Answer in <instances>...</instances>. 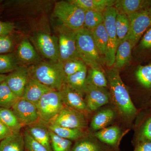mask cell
Segmentation results:
<instances>
[{"label":"cell","instance_id":"37","mask_svg":"<svg viewBox=\"0 0 151 151\" xmlns=\"http://www.w3.org/2000/svg\"><path fill=\"white\" fill-rule=\"evenodd\" d=\"M23 135L25 149L27 151H49L44 146L35 140L25 129Z\"/></svg>","mask_w":151,"mask_h":151},{"label":"cell","instance_id":"10","mask_svg":"<svg viewBox=\"0 0 151 151\" xmlns=\"http://www.w3.org/2000/svg\"><path fill=\"white\" fill-rule=\"evenodd\" d=\"M41 54L53 63L59 62V52L58 37L47 33H37L33 39Z\"/></svg>","mask_w":151,"mask_h":151},{"label":"cell","instance_id":"16","mask_svg":"<svg viewBox=\"0 0 151 151\" xmlns=\"http://www.w3.org/2000/svg\"><path fill=\"white\" fill-rule=\"evenodd\" d=\"M118 12L130 15L151 7V0H116L114 6Z\"/></svg>","mask_w":151,"mask_h":151},{"label":"cell","instance_id":"36","mask_svg":"<svg viewBox=\"0 0 151 151\" xmlns=\"http://www.w3.org/2000/svg\"><path fill=\"white\" fill-rule=\"evenodd\" d=\"M70 151H103L97 144L89 139L81 138L78 140Z\"/></svg>","mask_w":151,"mask_h":151},{"label":"cell","instance_id":"38","mask_svg":"<svg viewBox=\"0 0 151 151\" xmlns=\"http://www.w3.org/2000/svg\"><path fill=\"white\" fill-rule=\"evenodd\" d=\"M140 40L139 50L143 52H151V27L145 32Z\"/></svg>","mask_w":151,"mask_h":151},{"label":"cell","instance_id":"4","mask_svg":"<svg viewBox=\"0 0 151 151\" xmlns=\"http://www.w3.org/2000/svg\"><path fill=\"white\" fill-rule=\"evenodd\" d=\"M85 11L70 1H60L55 4L53 14L63 25L73 30L84 27Z\"/></svg>","mask_w":151,"mask_h":151},{"label":"cell","instance_id":"7","mask_svg":"<svg viewBox=\"0 0 151 151\" xmlns=\"http://www.w3.org/2000/svg\"><path fill=\"white\" fill-rule=\"evenodd\" d=\"M36 105L40 120L45 123L50 122L65 106L60 93L54 90L44 94Z\"/></svg>","mask_w":151,"mask_h":151},{"label":"cell","instance_id":"15","mask_svg":"<svg viewBox=\"0 0 151 151\" xmlns=\"http://www.w3.org/2000/svg\"><path fill=\"white\" fill-rule=\"evenodd\" d=\"M26 127L25 130L35 140L44 146L49 151H52L50 131L44 122L40 120Z\"/></svg>","mask_w":151,"mask_h":151},{"label":"cell","instance_id":"34","mask_svg":"<svg viewBox=\"0 0 151 151\" xmlns=\"http://www.w3.org/2000/svg\"><path fill=\"white\" fill-rule=\"evenodd\" d=\"M60 63L65 77L87 68L85 63L80 59L72 60Z\"/></svg>","mask_w":151,"mask_h":151},{"label":"cell","instance_id":"46","mask_svg":"<svg viewBox=\"0 0 151 151\" xmlns=\"http://www.w3.org/2000/svg\"></svg>","mask_w":151,"mask_h":151},{"label":"cell","instance_id":"33","mask_svg":"<svg viewBox=\"0 0 151 151\" xmlns=\"http://www.w3.org/2000/svg\"><path fill=\"white\" fill-rule=\"evenodd\" d=\"M136 76L139 83L147 89L151 88V63L147 65H139L136 71Z\"/></svg>","mask_w":151,"mask_h":151},{"label":"cell","instance_id":"14","mask_svg":"<svg viewBox=\"0 0 151 151\" xmlns=\"http://www.w3.org/2000/svg\"><path fill=\"white\" fill-rule=\"evenodd\" d=\"M65 106L85 113L89 111L86 106L84 95L71 88L66 83L59 91Z\"/></svg>","mask_w":151,"mask_h":151},{"label":"cell","instance_id":"11","mask_svg":"<svg viewBox=\"0 0 151 151\" xmlns=\"http://www.w3.org/2000/svg\"><path fill=\"white\" fill-rule=\"evenodd\" d=\"M11 109L23 127L40 120L36 105L23 98H19Z\"/></svg>","mask_w":151,"mask_h":151},{"label":"cell","instance_id":"40","mask_svg":"<svg viewBox=\"0 0 151 151\" xmlns=\"http://www.w3.org/2000/svg\"><path fill=\"white\" fill-rule=\"evenodd\" d=\"M145 141L151 142V117L147 120L139 135V142Z\"/></svg>","mask_w":151,"mask_h":151},{"label":"cell","instance_id":"23","mask_svg":"<svg viewBox=\"0 0 151 151\" xmlns=\"http://www.w3.org/2000/svg\"><path fill=\"white\" fill-rule=\"evenodd\" d=\"M115 116V112L112 109L106 108L99 111L93 117L90 123L91 130L97 132L106 128L112 122Z\"/></svg>","mask_w":151,"mask_h":151},{"label":"cell","instance_id":"21","mask_svg":"<svg viewBox=\"0 0 151 151\" xmlns=\"http://www.w3.org/2000/svg\"><path fill=\"white\" fill-rule=\"evenodd\" d=\"M116 0H71L76 5L84 11H93L103 12L109 7L114 6Z\"/></svg>","mask_w":151,"mask_h":151},{"label":"cell","instance_id":"19","mask_svg":"<svg viewBox=\"0 0 151 151\" xmlns=\"http://www.w3.org/2000/svg\"><path fill=\"white\" fill-rule=\"evenodd\" d=\"M134 47L128 40L123 41L120 43L116 51L113 68L120 70L130 62Z\"/></svg>","mask_w":151,"mask_h":151},{"label":"cell","instance_id":"42","mask_svg":"<svg viewBox=\"0 0 151 151\" xmlns=\"http://www.w3.org/2000/svg\"><path fill=\"white\" fill-rule=\"evenodd\" d=\"M13 133V132L8 127L0 121V141L10 136Z\"/></svg>","mask_w":151,"mask_h":151},{"label":"cell","instance_id":"45","mask_svg":"<svg viewBox=\"0 0 151 151\" xmlns=\"http://www.w3.org/2000/svg\"><path fill=\"white\" fill-rule=\"evenodd\" d=\"M148 12L150 14V15L151 17V7L150 8L148 9Z\"/></svg>","mask_w":151,"mask_h":151},{"label":"cell","instance_id":"29","mask_svg":"<svg viewBox=\"0 0 151 151\" xmlns=\"http://www.w3.org/2000/svg\"><path fill=\"white\" fill-rule=\"evenodd\" d=\"M5 81L0 84V108L11 109L18 100Z\"/></svg>","mask_w":151,"mask_h":151},{"label":"cell","instance_id":"5","mask_svg":"<svg viewBox=\"0 0 151 151\" xmlns=\"http://www.w3.org/2000/svg\"><path fill=\"white\" fill-rule=\"evenodd\" d=\"M104 25L108 35V44L104 63L108 68L113 67L116 51L120 45L117 32L116 22L118 12L114 6L109 7L103 12Z\"/></svg>","mask_w":151,"mask_h":151},{"label":"cell","instance_id":"8","mask_svg":"<svg viewBox=\"0 0 151 151\" xmlns=\"http://www.w3.org/2000/svg\"><path fill=\"white\" fill-rule=\"evenodd\" d=\"M128 16L129 19L130 29L125 40L129 41L134 47L151 27V17L148 9L140 11Z\"/></svg>","mask_w":151,"mask_h":151},{"label":"cell","instance_id":"17","mask_svg":"<svg viewBox=\"0 0 151 151\" xmlns=\"http://www.w3.org/2000/svg\"><path fill=\"white\" fill-rule=\"evenodd\" d=\"M52 90L38 81L30 78L22 98L36 105L44 94Z\"/></svg>","mask_w":151,"mask_h":151},{"label":"cell","instance_id":"31","mask_svg":"<svg viewBox=\"0 0 151 151\" xmlns=\"http://www.w3.org/2000/svg\"><path fill=\"white\" fill-rule=\"evenodd\" d=\"M19 66L18 60L14 53L0 55V74L11 73Z\"/></svg>","mask_w":151,"mask_h":151},{"label":"cell","instance_id":"1","mask_svg":"<svg viewBox=\"0 0 151 151\" xmlns=\"http://www.w3.org/2000/svg\"><path fill=\"white\" fill-rule=\"evenodd\" d=\"M119 71L111 67L106 71L111 97L122 116L127 119H131L134 117L137 111L122 80Z\"/></svg>","mask_w":151,"mask_h":151},{"label":"cell","instance_id":"20","mask_svg":"<svg viewBox=\"0 0 151 151\" xmlns=\"http://www.w3.org/2000/svg\"><path fill=\"white\" fill-rule=\"evenodd\" d=\"M25 145L23 133H13L1 141L0 151H25Z\"/></svg>","mask_w":151,"mask_h":151},{"label":"cell","instance_id":"39","mask_svg":"<svg viewBox=\"0 0 151 151\" xmlns=\"http://www.w3.org/2000/svg\"><path fill=\"white\" fill-rule=\"evenodd\" d=\"M13 46V41L9 35L0 36V55L10 52Z\"/></svg>","mask_w":151,"mask_h":151},{"label":"cell","instance_id":"28","mask_svg":"<svg viewBox=\"0 0 151 151\" xmlns=\"http://www.w3.org/2000/svg\"><path fill=\"white\" fill-rule=\"evenodd\" d=\"M86 84L87 85L107 88L108 82L103 70L89 68L87 70Z\"/></svg>","mask_w":151,"mask_h":151},{"label":"cell","instance_id":"32","mask_svg":"<svg viewBox=\"0 0 151 151\" xmlns=\"http://www.w3.org/2000/svg\"><path fill=\"white\" fill-rule=\"evenodd\" d=\"M103 12L93 11L85 12L84 28L92 30L104 23Z\"/></svg>","mask_w":151,"mask_h":151},{"label":"cell","instance_id":"27","mask_svg":"<svg viewBox=\"0 0 151 151\" xmlns=\"http://www.w3.org/2000/svg\"><path fill=\"white\" fill-rule=\"evenodd\" d=\"M0 121L13 133L20 132L23 127L11 109L0 108Z\"/></svg>","mask_w":151,"mask_h":151},{"label":"cell","instance_id":"43","mask_svg":"<svg viewBox=\"0 0 151 151\" xmlns=\"http://www.w3.org/2000/svg\"><path fill=\"white\" fill-rule=\"evenodd\" d=\"M134 151H151V142L147 141L139 142Z\"/></svg>","mask_w":151,"mask_h":151},{"label":"cell","instance_id":"18","mask_svg":"<svg viewBox=\"0 0 151 151\" xmlns=\"http://www.w3.org/2000/svg\"><path fill=\"white\" fill-rule=\"evenodd\" d=\"M16 56L19 62L26 64H35L40 60V57L35 49L27 39L24 40L19 44Z\"/></svg>","mask_w":151,"mask_h":151},{"label":"cell","instance_id":"44","mask_svg":"<svg viewBox=\"0 0 151 151\" xmlns=\"http://www.w3.org/2000/svg\"><path fill=\"white\" fill-rule=\"evenodd\" d=\"M6 75L5 74H0V84L5 80Z\"/></svg>","mask_w":151,"mask_h":151},{"label":"cell","instance_id":"26","mask_svg":"<svg viewBox=\"0 0 151 151\" xmlns=\"http://www.w3.org/2000/svg\"><path fill=\"white\" fill-rule=\"evenodd\" d=\"M121 130L117 126L107 127L95 132L94 136L101 142L113 145L119 140Z\"/></svg>","mask_w":151,"mask_h":151},{"label":"cell","instance_id":"24","mask_svg":"<svg viewBox=\"0 0 151 151\" xmlns=\"http://www.w3.org/2000/svg\"><path fill=\"white\" fill-rule=\"evenodd\" d=\"M49 130L60 137L69 140H76L84 138L85 133L83 130L70 129L45 123Z\"/></svg>","mask_w":151,"mask_h":151},{"label":"cell","instance_id":"2","mask_svg":"<svg viewBox=\"0 0 151 151\" xmlns=\"http://www.w3.org/2000/svg\"><path fill=\"white\" fill-rule=\"evenodd\" d=\"M28 68L30 78L53 90L59 91L65 84V77L59 62H39Z\"/></svg>","mask_w":151,"mask_h":151},{"label":"cell","instance_id":"3","mask_svg":"<svg viewBox=\"0 0 151 151\" xmlns=\"http://www.w3.org/2000/svg\"><path fill=\"white\" fill-rule=\"evenodd\" d=\"M76 42L79 58L86 66L103 70L102 58L97 51L91 31L84 27L76 31Z\"/></svg>","mask_w":151,"mask_h":151},{"label":"cell","instance_id":"13","mask_svg":"<svg viewBox=\"0 0 151 151\" xmlns=\"http://www.w3.org/2000/svg\"><path fill=\"white\" fill-rule=\"evenodd\" d=\"M85 101L89 112L96 111L109 103L110 92L106 88L87 85L85 92Z\"/></svg>","mask_w":151,"mask_h":151},{"label":"cell","instance_id":"6","mask_svg":"<svg viewBox=\"0 0 151 151\" xmlns=\"http://www.w3.org/2000/svg\"><path fill=\"white\" fill-rule=\"evenodd\" d=\"M58 43L60 63L80 59L76 42V31L63 25L57 27Z\"/></svg>","mask_w":151,"mask_h":151},{"label":"cell","instance_id":"25","mask_svg":"<svg viewBox=\"0 0 151 151\" xmlns=\"http://www.w3.org/2000/svg\"><path fill=\"white\" fill-rule=\"evenodd\" d=\"M87 68H85L75 74L65 77V83L83 95H85L87 88Z\"/></svg>","mask_w":151,"mask_h":151},{"label":"cell","instance_id":"35","mask_svg":"<svg viewBox=\"0 0 151 151\" xmlns=\"http://www.w3.org/2000/svg\"><path fill=\"white\" fill-rule=\"evenodd\" d=\"M50 131L51 146L52 151H70L72 142L58 136Z\"/></svg>","mask_w":151,"mask_h":151},{"label":"cell","instance_id":"9","mask_svg":"<svg viewBox=\"0 0 151 151\" xmlns=\"http://www.w3.org/2000/svg\"><path fill=\"white\" fill-rule=\"evenodd\" d=\"M48 124L70 129L84 130L87 122L84 113L64 106Z\"/></svg>","mask_w":151,"mask_h":151},{"label":"cell","instance_id":"12","mask_svg":"<svg viewBox=\"0 0 151 151\" xmlns=\"http://www.w3.org/2000/svg\"><path fill=\"white\" fill-rule=\"evenodd\" d=\"M29 78L28 68L22 65L19 66L15 70L6 75L5 81L14 94L20 98L22 97Z\"/></svg>","mask_w":151,"mask_h":151},{"label":"cell","instance_id":"22","mask_svg":"<svg viewBox=\"0 0 151 151\" xmlns=\"http://www.w3.org/2000/svg\"><path fill=\"white\" fill-rule=\"evenodd\" d=\"M91 31L98 53L104 60L108 47V35L104 23Z\"/></svg>","mask_w":151,"mask_h":151},{"label":"cell","instance_id":"41","mask_svg":"<svg viewBox=\"0 0 151 151\" xmlns=\"http://www.w3.org/2000/svg\"><path fill=\"white\" fill-rule=\"evenodd\" d=\"M14 28V25L12 23L0 21V36L9 35Z\"/></svg>","mask_w":151,"mask_h":151},{"label":"cell","instance_id":"30","mask_svg":"<svg viewBox=\"0 0 151 151\" xmlns=\"http://www.w3.org/2000/svg\"><path fill=\"white\" fill-rule=\"evenodd\" d=\"M116 32L120 43L125 40L130 29L129 17L125 14L118 12L116 22Z\"/></svg>","mask_w":151,"mask_h":151}]
</instances>
